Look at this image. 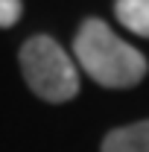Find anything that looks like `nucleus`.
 Masks as SVG:
<instances>
[{
    "instance_id": "nucleus-5",
    "label": "nucleus",
    "mask_w": 149,
    "mask_h": 152,
    "mask_svg": "<svg viewBox=\"0 0 149 152\" xmlns=\"http://www.w3.org/2000/svg\"><path fill=\"white\" fill-rule=\"evenodd\" d=\"M23 15V3L20 0H0V29L15 26Z\"/></svg>"
},
{
    "instance_id": "nucleus-1",
    "label": "nucleus",
    "mask_w": 149,
    "mask_h": 152,
    "mask_svg": "<svg viewBox=\"0 0 149 152\" xmlns=\"http://www.w3.org/2000/svg\"><path fill=\"white\" fill-rule=\"evenodd\" d=\"M73 53L82 73H88L96 85L111 91L134 88L149 73L146 56L137 47H131L129 41H123L99 18L82 20V26L73 35Z\"/></svg>"
},
{
    "instance_id": "nucleus-2",
    "label": "nucleus",
    "mask_w": 149,
    "mask_h": 152,
    "mask_svg": "<svg viewBox=\"0 0 149 152\" xmlns=\"http://www.w3.org/2000/svg\"><path fill=\"white\" fill-rule=\"evenodd\" d=\"M26 88L44 102H67L79 94V70L70 53L50 35H32L18 53Z\"/></svg>"
},
{
    "instance_id": "nucleus-4",
    "label": "nucleus",
    "mask_w": 149,
    "mask_h": 152,
    "mask_svg": "<svg viewBox=\"0 0 149 152\" xmlns=\"http://www.w3.org/2000/svg\"><path fill=\"white\" fill-rule=\"evenodd\" d=\"M114 15L129 32L149 38V0H114Z\"/></svg>"
},
{
    "instance_id": "nucleus-3",
    "label": "nucleus",
    "mask_w": 149,
    "mask_h": 152,
    "mask_svg": "<svg viewBox=\"0 0 149 152\" xmlns=\"http://www.w3.org/2000/svg\"><path fill=\"white\" fill-rule=\"evenodd\" d=\"M99 152H149V117L111 129L102 137Z\"/></svg>"
}]
</instances>
